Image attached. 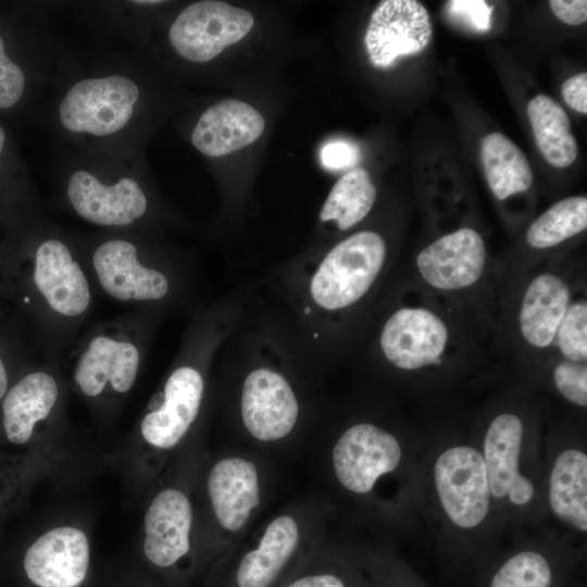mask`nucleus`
Instances as JSON below:
<instances>
[{
    "mask_svg": "<svg viewBox=\"0 0 587 587\" xmlns=\"http://www.w3.org/2000/svg\"><path fill=\"white\" fill-rule=\"evenodd\" d=\"M148 87L137 48L83 58L70 50L48 100L47 122L67 147L140 157Z\"/></svg>",
    "mask_w": 587,
    "mask_h": 587,
    "instance_id": "1",
    "label": "nucleus"
},
{
    "mask_svg": "<svg viewBox=\"0 0 587 587\" xmlns=\"http://www.w3.org/2000/svg\"><path fill=\"white\" fill-rule=\"evenodd\" d=\"M24 248L22 304L29 311L47 361L58 364L80 335L96 289L76 235L40 221Z\"/></svg>",
    "mask_w": 587,
    "mask_h": 587,
    "instance_id": "2",
    "label": "nucleus"
},
{
    "mask_svg": "<svg viewBox=\"0 0 587 587\" xmlns=\"http://www.w3.org/2000/svg\"><path fill=\"white\" fill-rule=\"evenodd\" d=\"M474 439L503 538L545 530V444L530 415L512 405L497 409Z\"/></svg>",
    "mask_w": 587,
    "mask_h": 587,
    "instance_id": "3",
    "label": "nucleus"
},
{
    "mask_svg": "<svg viewBox=\"0 0 587 587\" xmlns=\"http://www.w3.org/2000/svg\"><path fill=\"white\" fill-rule=\"evenodd\" d=\"M422 514L444 545L471 549L504 539L474 438L425 442Z\"/></svg>",
    "mask_w": 587,
    "mask_h": 587,
    "instance_id": "4",
    "label": "nucleus"
},
{
    "mask_svg": "<svg viewBox=\"0 0 587 587\" xmlns=\"http://www.w3.org/2000/svg\"><path fill=\"white\" fill-rule=\"evenodd\" d=\"M151 230L97 229L76 239L97 292L133 310L161 313L183 298L186 273Z\"/></svg>",
    "mask_w": 587,
    "mask_h": 587,
    "instance_id": "5",
    "label": "nucleus"
},
{
    "mask_svg": "<svg viewBox=\"0 0 587 587\" xmlns=\"http://www.w3.org/2000/svg\"><path fill=\"white\" fill-rule=\"evenodd\" d=\"M140 161L67 147L57 174L61 205L98 229H152L158 204Z\"/></svg>",
    "mask_w": 587,
    "mask_h": 587,
    "instance_id": "6",
    "label": "nucleus"
},
{
    "mask_svg": "<svg viewBox=\"0 0 587 587\" xmlns=\"http://www.w3.org/2000/svg\"><path fill=\"white\" fill-rule=\"evenodd\" d=\"M161 313L132 310L90 325L66 357L72 382L90 401H116L135 386Z\"/></svg>",
    "mask_w": 587,
    "mask_h": 587,
    "instance_id": "7",
    "label": "nucleus"
},
{
    "mask_svg": "<svg viewBox=\"0 0 587 587\" xmlns=\"http://www.w3.org/2000/svg\"><path fill=\"white\" fill-rule=\"evenodd\" d=\"M424 452V441L360 421L338 436L330 461L338 485L350 496L372 497L385 479H395L423 496Z\"/></svg>",
    "mask_w": 587,
    "mask_h": 587,
    "instance_id": "8",
    "label": "nucleus"
},
{
    "mask_svg": "<svg viewBox=\"0 0 587 587\" xmlns=\"http://www.w3.org/2000/svg\"><path fill=\"white\" fill-rule=\"evenodd\" d=\"M210 319L204 314L196 320L162 390L140 421L141 437L154 448L171 449L178 445L199 416L212 345Z\"/></svg>",
    "mask_w": 587,
    "mask_h": 587,
    "instance_id": "9",
    "label": "nucleus"
},
{
    "mask_svg": "<svg viewBox=\"0 0 587 587\" xmlns=\"http://www.w3.org/2000/svg\"><path fill=\"white\" fill-rule=\"evenodd\" d=\"M387 246L376 232L354 233L334 246L309 282L312 303L325 312H340L360 302L372 289L386 262Z\"/></svg>",
    "mask_w": 587,
    "mask_h": 587,
    "instance_id": "10",
    "label": "nucleus"
},
{
    "mask_svg": "<svg viewBox=\"0 0 587 587\" xmlns=\"http://www.w3.org/2000/svg\"><path fill=\"white\" fill-rule=\"evenodd\" d=\"M545 530L573 542L587 535V449L582 438L545 442Z\"/></svg>",
    "mask_w": 587,
    "mask_h": 587,
    "instance_id": "11",
    "label": "nucleus"
},
{
    "mask_svg": "<svg viewBox=\"0 0 587 587\" xmlns=\"http://www.w3.org/2000/svg\"><path fill=\"white\" fill-rule=\"evenodd\" d=\"M246 10L215 0L197 1L182 10L171 23V48L191 63H208L225 48L240 41L253 27Z\"/></svg>",
    "mask_w": 587,
    "mask_h": 587,
    "instance_id": "12",
    "label": "nucleus"
},
{
    "mask_svg": "<svg viewBox=\"0 0 587 587\" xmlns=\"http://www.w3.org/2000/svg\"><path fill=\"white\" fill-rule=\"evenodd\" d=\"M450 342L445 320L429 308L405 305L384 322L379 348L396 370L419 373L442 364Z\"/></svg>",
    "mask_w": 587,
    "mask_h": 587,
    "instance_id": "13",
    "label": "nucleus"
},
{
    "mask_svg": "<svg viewBox=\"0 0 587 587\" xmlns=\"http://www.w3.org/2000/svg\"><path fill=\"white\" fill-rule=\"evenodd\" d=\"M299 415L298 398L282 373L260 366L246 375L240 392V416L251 437L262 442L282 440L294 430Z\"/></svg>",
    "mask_w": 587,
    "mask_h": 587,
    "instance_id": "14",
    "label": "nucleus"
},
{
    "mask_svg": "<svg viewBox=\"0 0 587 587\" xmlns=\"http://www.w3.org/2000/svg\"><path fill=\"white\" fill-rule=\"evenodd\" d=\"M433 36L426 8L415 0H385L373 11L364 43L371 63L386 68L403 55L423 51Z\"/></svg>",
    "mask_w": 587,
    "mask_h": 587,
    "instance_id": "15",
    "label": "nucleus"
},
{
    "mask_svg": "<svg viewBox=\"0 0 587 587\" xmlns=\"http://www.w3.org/2000/svg\"><path fill=\"white\" fill-rule=\"evenodd\" d=\"M487 263V249L480 234L462 227L446 234L425 248L415 259L422 280L435 290L455 292L480 280Z\"/></svg>",
    "mask_w": 587,
    "mask_h": 587,
    "instance_id": "16",
    "label": "nucleus"
},
{
    "mask_svg": "<svg viewBox=\"0 0 587 587\" xmlns=\"http://www.w3.org/2000/svg\"><path fill=\"white\" fill-rule=\"evenodd\" d=\"M89 559L85 533L62 526L46 532L30 545L23 566L37 587H78L86 578Z\"/></svg>",
    "mask_w": 587,
    "mask_h": 587,
    "instance_id": "17",
    "label": "nucleus"
},
{
    "mask_svg": "<svg viewBox=\"0 0 587 587\" xmlns=\"http://www.w3.org/2000/svg\"><path fill=\"white\" fill-rule=\"evenodd\" d=\"M57 364L32 370L5 394L2 402V424L9 441L23 445L33 437L37 425L49 421L58 411L61 386Z\"/></svg>",
    "mask_w": 587,
    "mask_h": 587,
    "instance_id": "18",
    "label": "nucleus"
},
{
    "mask_svg": "<svg viewBox=\"0 0 587 587\" xmlns=\"http://www.w3.org/2000/svg\"><path fill=\"white\" fill-rule=\"evenodd\" d=\"M208 494L220 526L240 532L260 503V477L257 465L242 457L217 461L208 475Z\"/></svg>",
    "mask_w": 587,
    "mask_h": 587,
    "instance_id": "19",
    "label": "nucleus"
},
{
    "mask_svg": "<svg viewBox=\"0 0 587 587\" xmlns=\"http://www.w3.org/2000/svg\"><path fill=\"white\" fill-rule=\"evenodd\" d=\"M264 127L265 121L254 108L241 100L225 99L201 113L190 141L200 153L218 158L252 143Z\"/></svg>",
    "mask_w": 587,
    "mask_h": 587,
    "instance_id": "20",
    "label": "nucleus"
},
{
    "mask_svg": "<svg viewBox=\"0 0 587 587\" xmlns=\"http://www.w3.org/2000/svg\"><path fill=\"white\" fill-rule=\"evenodd\" d=\"M192 509L188 497L175 488L160 491L145 515L143 551L157 566L175 564L188 553Z\"/></svg>",
    "mask_w": 587,
    "mask_h": 587,
    "instance_id": "21",
    "label": "nucleus"
},
{
    "mask_svg": "<svg viewBox=\"0 0 587 587\" xmlns=\"http://www.w3.org/2000/svg\"><path fill=\"white\" fill-rule=\"evenodd\" d=\"M570 303L571 290L561 276L552 272L534 276L519 310V329L524 341L535 349L551 347Z\"/></svg>",
    "mask_w": 587,
    "mask_h": 587,
    "instance_id": "22",
    "label": "nucleus"
},
{
    "mask_svg": "<svg viewBox=\"0 0 587 587\" xmlns=\"http://www.w3.org/2000/svg\"><path fill=\"white\" fill-rule=\"evenodd\" d=\"M301 529L289 514L275 516L255 548L243 554L236 570L237 587H270L297 551Z\"/></svg>",
    "mask_w": 587,
    "mask_h": 587,
    "instance_id": "23",
    "label": "nucleus"
},
{
    "mask_svg": "<svg viewBox=\"0 0 587 587\" xmlns=\"http://www.w3.org/2000/svg\"><path fill=\"white\" fill-rule=\"evenodd\" d=\"M495 570L487 587H552L555 572L552 553L565 538L551 532L527 533Z\"/></svg>",
    "mask_w": 587,
    "mask_h": 587,
    "instance_id": "24",
    "label": "nucleus"
},
{
    "mask_svg": "<svg viewBox=\"0 0 587 587\" xmlns=\"http://www.w3.org/2000/svg\"><path fill=\"white\" fill-rule=\"evenodd\" d=\"M527 115L537 147L546 161L566 167L577 157V143L564 109L547 95H537L527 105Z\"/></svg>",
    "mask_w": 587,
    "mask_h": 587,
    "instance_id": "25",
    "label": "nucleus"
},
{
    "mask_svg": "<svg viewBox=\"0 0 587 587\" xmlns=\"http://www.w3.org/2000/svg\"><path fill=\"white\" fill-rule=\"evenodd\" d=\"M480 158L488 185L499 200L528 190L533 184L530 165L522 150L500 133L482 141Z\"/></svg>",
    "mask_w": 587,
    "mask_h": 587,
    "instance_id": "26",
    "label": "nucleus"
},
{
    "mask_svg": "<svg viewBox=\"0 0 587 587\" xmlns=\"http://www.w3.org/2000/svg\"><path fill=\"white\" fill-rule=\"evenodd\" d=\"M376 188L369 172L353 167L345 173L330 189L320 212L322 222H335L340 230L360 223L372 210Z\"/></svg>",
    "mask_w": 587,
    "mask_h": 587,
    "instance_id": "27",
    "label": "nucleus"
},
{
    "mask_svg": "<svg viewBox=\"0 0 587 587\" xmlns=\"http://www.w3.org/2000/svg\"><path fill=\"white\" fill-rule=\"evenodd\" d=\"M587 227V198H564L540 214L526 230L534 249H548L583 233Z\"/></svg>",
    "mask_w": 587,
    "mask_h": 587,
    "instance_id": "28",
    "label": "nucleus"
},
{
    "mask_svg": "<svg viewBox=\"0 0 587 587\" xmlns=\"http://www.w3.org/2000/svg\"><path fill=\"white\" fill-rule=\"evenodd\" d=\"M554 345L563 360L587 361V302L571 301L557 330Z\"/></svg>",
    "mask_w": 587,
    "mask_h": 587,
    "instance_id": "29",
    "label": "nucleus"
},
{
    "mask_svg": "<svg viewBox=\"0 0 587 587\" xmlns=\"http://www.w3.org/2000/svg\"><path fill=\"white\" fill-rule=\"evenodd\" d=\"M554 390L570 404L587 408V362L561 360L551 370Z\"/></svg>",
    "mask_w": 587,
    "mask_h": 587,
    "instance_id": "30",
    "label": "nucleus"
},
{
    "mask_svg": "<svg viewBox=\"0 0 587 587\" xmlns=\"http://www.w3.org/2000/svg\"><path fill=\"white\" fill-rule=\"evenodd\" d=\"M28 76L22 65L5 52V41L0 33V109H12L25 95Z\"/></svg>",
    "mask_w": 587,
    "mask_h": 587,
    "instance_id": "31",
    "label": "nucleus"
},
{
    "mask_svg": "<svg viewBox=\"0 0 587 587\" xmlns=\"http://www.w3.org/2000/svg\"><path fill=\"white\" fill-rule=\"evenodd\" d=\"M448 13L475 32L490 28L492 7L484 0H452L447 2Z\"/></svg>",
    "mask_w": 587,
    "mask_h": 587,
    "instance_id": "32",
    "label": "nucleus"
},
{
    "mask_svg": "<svg viewBox=\"0 0 587 587\" xmlns=\"http://www.w3.org/2000/svg\"><path fill=\"white\" fill-rule=\"evenodd\" d=\"M359 158V147L347 140L328 141L320 151L321 163L329 171L350 168L358 163Z\"/></svg>",
    "mask_w": 587,
    "mask_h": 587,
    "instance_id": "33",
    "label": "nucleus"
},
{
    "mask_svg": "<svg viewBox=\"0 0 587 587\" xmlns=\"http://www.w3.org/2000/svg\"><path fill=\"white\" fill-rule=\"evenodd\" d=\"M565 103L575 111L587 113V74L579 73L567 78L561 88Z\"/></svg>",
    "mask_w": 587,
    "mask_h": 587,
    "instance_id": "34",
    "label": "nucleus"
},
{
    "mask_svg": "<svg viewBox=\"0 0 587 587\" xmlns=\"http://www.w3.org/2000/svg\"><path fill=\"white\" fill-rule=\"evenodd\" d=\"M549 5L553 14L565 24L579 25L587 20L586 0H551Z\"/></svg>",
    "mask_w": 587,
    "mask_h": 587,
    "instance_id": "35",
    "label": "nucleus"
},
{
    "mask_svg": "<svg viewBox=\"0 0 587 587\" xmlns=\"http://www.w3.org/2000/svg\"><path fill=\"white\" fill-rule=\"evenodd\" d=\"M286 587H347V584L337 574L316 573L299 577Z\"/></svg>",
    "mask_w": 587,
    "mask_h": 587,
    "instance_id": "36",
    "label": "nucleus"
},
{
    "mask_svg": "<svg viewBox=\"0 0 587 587\" xmlns=\"http://www.w3.org/2000/svg\"><path fill=\"white\" fill-rule=\"evenodd\" d=\"M9 390V372L3 354L0 353V399H2Z\"/></svg>",
    "mask_w": 587,
    "mask_h": 587,
    "instance_id": "37",
    "label": "nucleus"
},
{
    "mask_svg": "<svg viewBox=\"0 0 587 587\" xmlns=\"http://www.w3.org/2000/svg\"><path fill=\"white\" fill-rule=\"evenodd\" d=\"M5 142H7V135L3 127L0 125V158L4 151Z\"/></svg>",
    "mask_w": 587,
    "mask_h": 587,
    "instance_id": "38",
    "label": "nucleus"
}]
</instances>
